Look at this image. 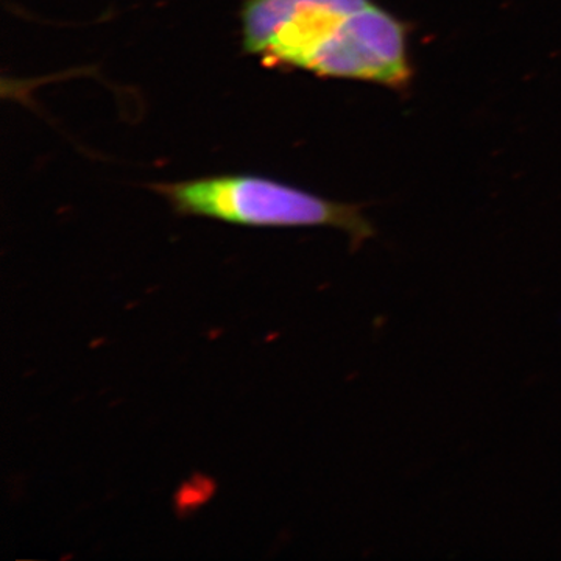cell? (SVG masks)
<instances>
[{"label":"cell","mask_w":561,"mask_h":561,"mask_svg":"<svg viewBox=\"0 0 561 561\" xmlns=\"http://www.w3.org/2000/svg\"><path fill=\"white\" fill-rule=\"evenodd\" d=\"M150 187L180 216L254 228L330 227L348 232L354 249L376 232L360 205L328 201L264 176H206Z\"/></svg>","instance_id":"7a4b0ae2"},{"label":"cell","mask_w":561,"mask_h":561,"mask_svg":"<svg viewBox=\"0 0 561 561\" xmlns=\"http://www.w3.org/2000/svg\"><path fill=\"white\" fill-rule=\"evenodd\" d=\"M247 54L331 79L405 87L408 32L373 0H245Z\"/></svg>","instance_id":"6da1fadb"}]
</instances>
